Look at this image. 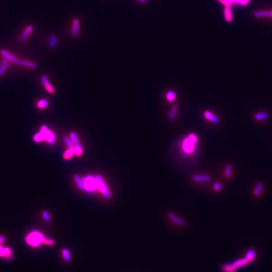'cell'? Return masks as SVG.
Segmentation results:
<instances>
[{
	"mask_svg": "<svg viewBox=\"0 0 272 272\" xmlns=\"http://www.w3.org/2000/svg\"><path fill=\"white\" fill-rule=\"evenodd\" d=\"M57 43V37L56 35H51L49 39L48 44L50 48H54L56 47Z\"/></svg>",
	"mask_w": 272,
	"mask_h": 272,
	"instance_id": "19",
	"label": "cell"
},
{
	"mask_svg": "<svg viewBox=\"0 0 272 272\" xmlns=\"http://www.w3.org/2000/svg\"><path fill=\"white\" fill-rule=\"evenodd\" d=\"M62 257H63L64 260L66 261L69 262V261H71V254H70L69 251L68 250V249L64 248V249H62Z\"/></svg>",
	"mask_w": 272,
	"mask_h": 272,
	"instance_id": "28",
	"label": "cell"
},
{
	"mask_svg": "<svg viewBox=\"0 0 272 272\" xmlns=\"http://www.w3.org/2000/svg\"><path fill=\"white\" fill-rule=\"evenodd\" d=\"M220 270L222 272H236V270L235 269L232 265L231 263H226L220 267Z\"/></svg>",
	"mask_w": 272,
	"mask_h": 272,
	"instance_id": "14",
	"label": "cell"
},
{
	"mask_svg": "<svg viewBox=\"0 0 272 272\" xmlns=\"http://www.w3.org/2000/svg\"><path fill=\"white\" fill-rule=\"evenodd\" d=\"M33 27L32 25H28L22 33L21 35L20 36V41L21 43H25L27 40V39H28V37H29L32 32H33Z\"/></svg>",
	"mask_w": 272,
	"mask_h": 272,
	"instance_id": "12",
	"label": "cell"
},
{
	"mask_svg": "<svg viewBox=\"0 0 272 272\" xmlns=\"http://www.w3.org/2000/svg\"><path fill=\"white\" fill-rule=\"evenodd\" d=\"M254 17L258 18L267 17L270 15V12L267 11H258L254 13Z\"/></svg>",
	"mask_w": 272,
	"mask_h": 272,
	"instance_id": "29",
	"label": "cell"
},
{
	"mask_svg": "<svg viewBox=\"0 0 272 272\" xmlns=\"http://www.w3.org/2000/svg\"><path fill=\"white\" fill-rule=\"evenodd\" d=\"M139 1H140L142 3H145L146 2V0H139Z\"/></svg>",
	"mask_w": 272,
	"mask_h": 272,
	"instance_id": "42",
	"label": "cell"
},
{
	"mask_svg": "<svg viewBox=\"0 0 272 272\" xmlns=\"http://www.w3.org/2000/svg\"><path fill=\"white\" fill-rule=\"evenodd\" d=\"M8 65L9 61L6 59L2 62L1 64H0V76H3L5 74L7 68L8 67Z\"/></svg>",
	"mask_w": 272,
	"mask_h": 272,
	"instance_id": "18",
	"label": "cell"
},
{
	"mask_svg": "<svg viewBox=\"0 0 272 272\" xmlns=\"http://www.w3.org/2000/svg\"><path fill=\"white\" fill-rule=\"evenodd\" d=\"M256 254V251L254 250V249H249V250L246 253L245 258L247 259V260L249 262H251V261H253L254 259L255 258Z\"/></svg>",
	"mask_w": 272,
	"mask_h": 272,
	"instance_id": "21",
	"label": "cell"
},
{
	"mask_svg": "<svg viewBox=\"0 0 272 272\" xmlns=\"http://www.w3.org/2000/svg\"><path fill=\"white\" fill-rule=\"evenodd\" d=\"M5 238L4 236H0V245L3 243V242L5 241Z\"/></svg>",
	"mask_w": 272,
	"mask_h": 272,
	"instance_id": "41",
	"label": "cell"
},
{
	"mask_svg": "<svg viewBox=\"0 0 272 272\" xmlns=\"http://www.w3.org/2000/svg\"><path fill=\"white\" fill-rule=\"evenodd\" d=\"M270 16L271 17V18H272V10L270 11Z\"/></svg>",
	"mask_w": 272,
	"mask_h": 272,
	"instance_id": "43",
	"label": "cell"
},
{
	"mask_svg": "<svg viewBox=\"0 0 272 272\" xmlns=\"http://www.w3.org/2000/svg\"><path fill=\"white\" fill-rule=\"evenodd\" d=\"M79 21L78 18H74L72 20V28H71V36L73 38H76L78 33H79Z\"/></svg>",
	"mask_w": 272,
	"mask_h": 272,
	"instance_id": "10",
	"label": "cell"
},
{
	"mask_svg": "<svg viewBox=\"0 0 272 272\" xmlns=\"http://www.w3.org/2000/svg\"><path fill=\"white\" fill-rule=\"evenodd\" d=\"M74 154H75L74 147H73V148H69L68 149H67L64 152L62 158L64 160H69L73 156Z\"/></svg>",
	"mask_w": 272,
	"mask_h": 272,
	"instance_id": "16",
	"label": "cell"
},
{
	"mask_svg": "<svg viewBox=\"0 0 272 272\" xmlns=\"http://www.w3.org/2000/svg\"><path fill=\"white\" fill-rule=\"evenodd\" d=\"M264 188V185L263 184V183L261 182H258L257 184L256 185L254 188L253 189V194L255 196H259L261 192H263V190Z\"/></svg>",
	"mask_w": 272,
	"mask_h": 272,
	"instance_id": "17",
	"label": "cell"
},
{
	"mask_svg": "<svg viewBox=\"0 0 272 272\" xmlns=\"http://www.w3.org/2000/svg\"><path fill=\"white\" fill-rule=\"evenodd\" d=\"M249 263V262L247 260V259L246 258H239L236 260L234 261L232 263H231V264H232V267L237 270L238 269H239L241 267L246 266Z\"/></svg>",
	"mask_w": 272,
	"mask_h": 272,
	"instance_id": "9",
	"label": "cell"
},
{
	"mask_svg": "<svg viewBox=\"0 0 272 272\" xmlns=\"http://www.w3.org/2000/svg\"><path fill=\"white\" fill-rule=\"evenodd\" d=\"M269 114L266 112H260L255 114L254 118L257 120H266L268 119Z\"/></svg>",
	"mask_w": 272,
	"mask_h": 272,
	"instance_id": "23",
	"label": "cell"
},
{
	"mask_svg": "<svg viewBox=\"0 0 272 272\" xmlns=\"http://www.w3.org/2000/svg\"><path fill=\"white\" fill-rule=\"evenodd\" d=\"M40 132L43 136L44 141H46L49 145H53L55 142L56 137L53 132L50 130L45 125L41 127Z\"/></svg>",
	"mask_w": 272,
	"mask_h": 272,
	"instance_id": "5",
	"label": "cell"
},
{
	"mask_svg": "<svg viewBox=\"0 0 272 272\" xmlns=\"http://www.w3.org/2000/svg\"><path fill=\"white\" fill-rule=\"evenodd\" d=\"M224 15H225V18L227 21L231 22L232 21V13H231V11L230 10L229 7H226V8H225Z\"/></svg>",
	"mask_w": 272,
	"mask_h": 272,
	"instance_id": "25",
	"label": "cell"
},
{
	"mask_svg": "<svg viewBox=\"0 0 272 272\" xmlns=\"http://www.w3.org/2000/svg\"><path fill=\"white\" fill-rule=\"evenodd\" d=\"M95 179L97 183V190L101 192L106 199H110L112 197V194L104 179L100 175H95Z\"/></svg>",
	"mask_w": 272,
	"mask_h": 272,
	"instance_id": "3",
	"label": "cell"
},
{
	"mask_svg": "<svg viewBox=\"0 0 272 272\" xmlns=\"http://www.w3.org/2000/svg\"><path fill=\"white\" fill-rule=\"evenodd\" d=\"M83 190L88 193H93L97 190V183L95 176L89 174L82 178Z\"/></svg>",
	"mask_w": 272,
	"mask_h": 272,
	"instance_id": "2",
	"label": "cell"
},
{
	"mask_svg": "<svg viewBox=\"0 0 272 272\" xmlns=\"http://www.w3.org/2000/svg\"><path fill=\"white\" fill-rule=\"evenodd\" d=\"M41 81L47 93L50 94H54L55 93V88L49 82L47 76L45 75H43L41 76Z\"/></svg>",
	"mask_w": 272,
	"mask_h": 272,
	"instance_id": "6",
	"label": "cell"
},
{
	"mask_svg": "<svg viewBox=\"0 0 272 272\" xmlns=\"http://www.w3.org/2000/svg\"><path fill=\"white\" fill-rule=\"evenodd\" d=\"M249 2V0H236V3L241 4L242 5H246Z\"/></svg>",
	"mask_w": 272,
	"mask_h": 272,
	"instance_id": "40",
	"label": "cell"
},
{
	"mask_svg": "<svg viewBox=\"0 0 272 272\" xmlns=\"http://www.w3.org/2000/svg\"><path fill=\"white\" fill-rule=\"evenodd\" d=\"M224 1L226 7H230L232 3H236V0H224Z\"/></svg>",
	"mask_w": 272,
	"mask_h": 272,
	"instance_id": "38",
	"label": "cell"
},
{
	"mask_svg": "<svg viewBox=\"0 0 272 272\" xmlns=\"http://www.w3.org/2000/svg\"><path fill=\"white\" fill-rule=\"evenodd\" d=\"M42 217L43 218V219L46 220V221H49L50 220V217L49 213L47 211H43L42 212Z\"/></svg>",
	"mask_w": 272,
	"mask_h": 272,
	"instance_id": "36",
	"label": "cell"
},
{
	"mask_svg": "<svg viewBox=\"0 0 272 272\" xmlns=\"http://www.w3.org/2000/svg\"><path fill=\"white\" fill-rule=\"evenodd\" d=\"M5 254H6L5 258H11V256H12L11 249L8 247L5 248Z\"/></svg>",
	"mask_w": 272,
	"mask_h": 272,
	"instance_id": "34",
	"label": "cell"
},
{
	"mask_svg": "<svg viewBox=\"0 0 272 272\" xmlns=\"http://www.w3.org/2000/svg\"><path fill=\"white\" fill-rule=\"evenodd\" d=\"M75 149V154L77 156H80L83 153V148L82 146L79 143H77L74 146Z\"/></svg>",
	"mask_w": 272,
	"mask_h": 272,
	"instance_id": "26",
	"label": "cell"
},
{
	"mask_svg": "<svg viewBox=\"0 0 272 272\" xmlns=\"http://www.w3.org/2000/svg\"><path fill=\"white\" fill-rule=\"evenodd\" d=\"M49 105V101L47 99H41L39 100V101L37 104V107L40 109H43L47 107Z\"/></svg>",
	"mask_w": 272,
	"mask_h": 272,
	"instance_id": "27",
	"label": "cell"
},
{
	"mask_svg": "<svg viewBox=\"0 0 272 272\" xmlns=\"http://www.w3.org/2000/svg\"><path fill=\"white\" fill-rule=\"evenodd\" d=\"M197 142V137L196 135L192 134L189 135L185 139L183 143V148L187 153L192 152L194 148L195 144Z\"/></svg>",
	"mask_w": 272,
	"mask_h": 272,
	"instance_id": "4",
	"label": "cell"
},
{
	"mask_svg": "<svg viewBox=\"0 0 272 272\" xmlns=\"http://www.w3.org/2000/svg\"><path fill=\"white\" fill-rule=\"evenodd\" d=\"M42 242H43V243L45 244V245H53L54 244V240L51 239H47V238L44 239V240Z\"/></svg>",
	"mask_w": 272,
	"mask_h": 272,
	"instance_id": "37",
	"label": "cell"
},
{
	"mask_svg": "<svg viewBox=\"0 0 272 272\" xmlns=\"http://www.w3.org/2000/svg\"><path fill=\"white\" fill-rule=\"evenodd\" d=\"M33 140L35 142H40L44 141V138L40 132L35 134L33 137Z\"/></svg>",
	"mask_w": 272,
	"mask_h": 272,
	"instance_id": "30",
	"label": "cell"
},
{
	"mask_svg": "<svg viewBox=\"0 0 272 272\" xmlns=\"http://www.w3.org/2000/svg\"><path fill=\"white\" fill-rule=\"evenodd\" d=\"M221 188H222L221 183L219 181L216 182L214 184V185H213V189H214L215 191H216V192L219 191L220 189H221Z\"/></svg>",
	"mask_w": 272,
	"mask_h": 272,
	"instance_id": "35",
	"label": "cell"
},
{
	"mask_svg": "<svg viewBox=\"0 0 272 272\" xmlns=\"http://www.w3.org/2000/svg\"><path fill=\"white\" fill-rule=\"evenodd\" d=\"M21 66H25V67H27L29 68H35L36 67V63H35L33 61H28L25 59H19V64Z\"/></svg>",
	"mask_w": 272,
	"mask_h": 272,
	"instance_id": "15",
	"label": "cell"
},
{
	"mask_svg": "<svg viewBox=\"0 0 272 272\" xmlns=\"http://www.w3.org/2000/svg\"><path fill=\"white\" fill-rule=\"evenodd\" d=\"M63 141L66 144V145L68 146L69 148H73L75 146V144L72 142V141L71 140V139H69L67 137H64L63 138Z\"/></svg>",
	"mask_w": 272,
	"mask_h": 272,
	"instance_id": "33",
	"label": "cell"
},
{
	"mask_svg": "<svg viewBox=\"0 0 272 272\" xmlns=\"http://www.w3.org/2000/svg\"><path fill=\"white\" fill-rule=\"evenodd\" d=\"M6 254H5V248H3V246H2L0 245V257H5Z\"/></svg>",
	"mask_w": 272,
	"mask_h": 272,
	"instance_id": "39",
	"label": "cell"
},
{
	"mask_svg": "<svg viewBox=\"0 0 272 272\" xmlns=\"http://www.w3.org/2000/svg\"><path fill=\"white\" fill-rule=\"evenodd\" d=\"M0 54H1L2 56H3L6 59L8 60L9 62H11L13 64H19V59H18L15 56H14L12 54L9 53L8 50H6L5 49H2L0 50Z\"/></svg>",
	"mask_w": 272,
	"mask_h": 272,
	"instance_id": "7",
	"label": "cell"
},
{
	"mask_svg": "<svg viewBox=\"0 0 272 272\" xmlns=\"http://www.w3.org/2000/svg\"><path fill=\"white\" fill-rule=\"evenodd\" d=\"M232 166L231 164L228 163L225 166V169H224V176H226V178H230L232 174Z\"/></svg>",
	"mask_w": 272,
	"mask_h": 272,
	"instance_id": "24",
	"label": "cell"
},
{
	"mask_svg": "<svg viewBox=\"0 0 272 272\" xmlns=\"http://www.w3.org/2000/svg\"><path fill=\"white\" fill-rule=\"evenodd\" d=\"M178 108L177 105H174L172 107V108L170 110V114H169V115H168L169 120H173L175 119L176 115V114H177V112H178Z\"/></svg>",
	"mask_w": 272,
	"mask_h": 272,
	"instance_id": "20",
	"label": "cell"
},
{
	"mask_svg": "<svg viewBox=\"0 0 272 272\" xmlns=\"http://www.w3.org/2000/svg\"><path fill=\"white\" fill-rule=\"evenodd\" d=\"M175 98H176V94H175V93L173 91L170 90V91H169L167 93V94H166V99L168 100V101H173L175 99Z\"/></svg>",
	"mask_w": 272,
	"mask_h": 272,
	"instance_id": "32",
	"label": "cell"
},
{
	"mask_svg": "<svg viewBox=\"0 0 272 272\" xmlns=\"http://www.w3.org/2000/svg\"><path fill=\"white\" fill-rule=\"evenodd\" d=\"M168 217L171 220H172L173 222H174L175 224H176L181 227H185L187 225L185 220H183V219L179 218L178 217L174 215L172 212H169L168 214Z\"/></svg>",
	"mask_w": 272,
	"mask_h": 272,
	"instance_id": "8",
	"label": "cell"
},
{
	"mask_svg": "<svg viewBox=\"0 0 272 272\" xmlns=\"http://www.w3.org/2000/svg\"><path fill=\"white\" fill-rule=\"evenodd\" d=\"M203 115L205 118L207 120H209L210 122L213 123H219V119L217 117H216L214 114H213L212 112H210L209 110H206L203 113Z\"/></svg>",
	"mask_w": 272,
	"mask_h": 272,
	"instance_id": "13",
	"label": "cell"
},
{
	"mask_svg": "<svg viewBox=\"0 0 272 272\" xmlns=\"http://www.w3.org/2000/svg\"><path fill=\"white\" fill-rule=\"evenodd\" d=\"M74 180H75V183H76L78 188L81 190H83V181H82V178L80 177V176L79 174H75L74 176Z\"/></svg>",
	"mask_w": 272,
	"mask_h": 272,
	"instance_id": "22",
	"label": "cell"
},
{
	"mask_svg": "<svg viewBox=\"0 0 272 272\" xmlns=\"http://www.w3.org/2000/svg\"><path fill=\"white\" fill-rule=\"evenodd\" d=\"M69 136H70L71 140L75 144L79 143V139H78V137L75 132H71L69 134Z\"/></svg>",
	"mask_w": 272,
	"mask_h": 272,
	"instance_id": "31",
	"label": "cell"
},
{
	"mask_svg": "<svg viewBox=\"0 0 272 272\" xmlns=\"http://www.w3.org/2000/svg\"><path fill=\"white\" fill-rule=\"evenodd\" d=\"M192 180L194 181L197 182V183L208 182L210 180V176L208 174H194L192 176Z\"/></svg>",
	"mask_w": 272,
	"mask_h": 272,
	"instance_id": "11",
	"label": "cell"
},
{
	"mask_svg": "<svg viewBox=\"0 0 272 272\" xmlns=\"http://www.w3.org/2000/svg\"><path fill=\"white\" fill-rule=\"evenodd\" d=\"M45 239L43 235L38 231H33L29 234L26 238L27 243L34 247H38L40 245L41 242Z\"/></svg>",
	"mask_w": 272,
	"mask_h": 272,
	"instance_id": "1",
	"label": "cell"
}]
</instances>
